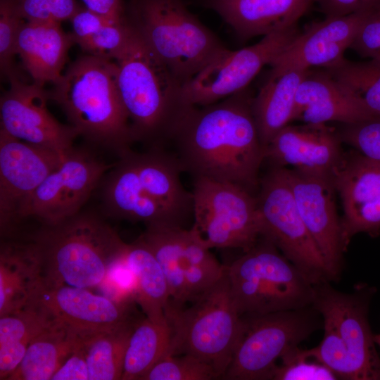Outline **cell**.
<instances>
[{
    "label": "cell",
    "instance_id": "obj_1",
    "mask_svg": "<svg viewBox=\"0 0 380 380\" xmlns=\"http://www.w3.org/2000/svg\"><path fill=\"white\" fill-rule=\"evenodd\" d=\"M247 89L215 103L190 107L170 142L183 172L239 185L250 192L259 185L265 160Z\"/></svg>",
    "mask_w": 380,
    "mask_h": 380
},
{
    "label": "cell",
    "instance_id": "obj_2",
    "mask_svg": "<svg viewBox=\"0 0 380 380\" xmlns=\"http://www.w3.org/2000/svg\"><path fill=\"white\" fill-rule=\"evenodd\" d=\"M183 172L175 153L164 147L132 149L119 158L101 180V197L108 216L148 225L186 228L194 218L192 192L183 186Z\"/></svg>",
    "mask_w": 380,
    "mask_h": 380
},
{
    "label": "cell",
    "instance_id": "obj_3",
    "mask_svg": "<svg viewBox=\"0 0 380 380\" xmlns=\"http://www.w3.org/2000/svg\"><path fill=\"white\" fill-rule=\"evenodd\" d=\"M53 84L47 91L49 99L63 110L80 136L119 158L131 150L134 140L120 94L116 63L82 56Z\"/></svg>",
    "mask_w": 380,
    "mask_h": 380
},
{
    "label": "cell",
    "instance_id": "obj_4",
    "mask_svg": "<svg viewBox=\"0 0 380 380\" xmlns=\"http://www.w3.org/2000/svg\"><path fill=\"white\" fill-rule=\"evenodd\" d=\"M115 60L120 94L134 142L148 148L164 147L191 107L184 101L182 84L135 30Z\"/></svg>",
    "mask_w": 380,
    "mask_h": 380
},
{
    "label": "cell",
    "instance_id": "obj_5",
    "mask_svg": "<svg viewBox=\"0 0 380 380\" xmlns=\"http://www.w3.org/2000/svg\"><path fill=\"white\" fill-rule=\"evenodd\" d=\"M40 263V281L51 286L98 287L125 243L97 215L80 211L30 236Z\"/></svg>",
    "mask_w": 380,
    "mask_h": 380
},
{
    "label": "cell",
    "instance_id": "obj_6",
    "mask_svg": "<svg viewBox=\"0 0 380 380\" xmlns=\"http://www.w3.org/2000/svg\"><path fill=\"white\" fill-rule=\"evenodd\" d=\"M126 18L182 86L227 49L182 0H132Z\"/></svg>",
    "mask_w": 380,
    "mask_h": 380
},
{
    "label": "cell",
    "instance_id": "obj_7",
    "mask_svg": "<svg viewBox=\"0 0 380 380\" xmlns=\"http://www.w3.org/2000/svg\"><path fill=\"white\" fill-rule=\"evenodd\" d=\"M369 296L314 285L312 305L323 317L324 336L310 354L338 377L380 380V357L368 321Z\"/></svg>",
    "mask_w": 380,
    "mask_h": 380
},
{
    "label": "cell",
    "instance_id": "obj_8",
    "mask_svg": "<svg viewBox=\"0 0 380 380\" xmlns=\"http://www.w3.org/2000/svg\"><path fill=\"white\" fill-rule=\"evenodd\" d=\"M165 315L172 331L166 355H191L222 379L243 327L231 296L227 265L220 279L189 306L166 310Z\"/></svg>",
    "mask_w": 380,
    "mask_h": 380
},
{
    "label": "cell",
    "instance_id": "obj_9",
    "mask_svg": "<svg viewBox=\"0 0 380 380\" xmlns=\"http://www.w3.org/2000/svg\"><path fill=\"white\" fill-rule=\"evenodd\" d=\"M227 274L241 315L300 310L312 305L314 284L262 236L227 265Z\"/></svg>",
    "mask_w": 380,
    "mask_h": 380
},
{
    "label": "cell",
    "instance_id": "obj_10",
    "mask_svg": "<svg viewBox=\"0 0 380 380\" xmlns=\"http://www.w3.org/2000/svg\"><path fill=\"white\" fill-rule=\"evenodd\" d=\"M194 224L210 249L252 248L262 236L256 196L245 188L205 177L194 178Z\"/></svg>",
    "mask_w": 380,
    "mask_h": 380
},
{
    "label": "cell",
    "instance_id": "obj_11",
    "mask_svg": "<svg viewBox=\"0 0 380 380\" xmlns=\"http://www.w3.org/2000/svg\"><path fill=\"white\" fill-rule=\"evenodd\" d=\"M256 196L262 236L270 241L314 285L329 279L324 258L296 206L284 167L260 180Z\"/></svg>",
    "mask_w": 380,
    "mask_h": 380
},
{
    "label": "cell",
    "instance_id": "obj_12",
    "mask_svg": "<svg viewBox=\"0 0 380 380\" xmlns=\"http://www.w3.org/2000/svg\"><path fill=\"white\" fill-rule=\"evenodd\" d=\"M303 310L241 315L243 330L222 379H272L277 361L314 329Z\"/></svg>",
    "mask_w": 380,
    "mask_h": 380
},
{
    "label": "cell",
    "instance_id": "obj_13",
    "mask_svg": "<svg viewBox=\"0 0 380 380\" xmlns=\"http://www.w3.org/2000/svg\"><path fill=\"white\" fill-rule=\"evenodd\" d=\"M298 32L295 25L265 35L252 46L236 51L227 49L183 85L186 104L205 106L244 90Z\"/></svg>",
    "mask_w": 380,
    "mask_h": 380
},
{
    "label": "cell",
    "instance_id": "obj_14",
    "mask_svg": "<svg viewBox=\"0 0 380 380\" xmlns=\"http://www.w3.org/2000/svg\"><path fill=\"white\" fill-rule=\"evenodd\" d=\"M114 164L72 147L23 205L20 221L32 217L41 226L51 225L75 215Z\"/></svg>",
    "mask_w": 380,
    "mask_h": 380
},
{
    "label": "cell",
    "instance_id": "obj_15",
    "mask_svg": "<svg viewBox=\"0 0 380 380\" xmlns=\"http://www.w3.org/2000/svg\"><path fill=\"white\" fill-rule=\"evenodd\" d=\"M65 155L18 139L0 129L1 237L13 236L22 207Z\"/></svg>",
    "mask_w": 380,
    "mask_h": 380
},
{
    "label": "cell",
    "instance_id": "obj_16",
    "mask_svg": "<svg viewBox=\"0 0 380 380\" xmlns=\"http://www.w3.org/2000/svg\"><path fill=\"white\" fill-rule=\"evenodd\" d=\"M8 81L10 87L0 99L1 129L18 139L65 155L80 136L78 131L50 113L44 87L26 83L18 75Z\"/></svg>",
    "mask_w": 380,
    "mask_h": 380
},
{
    "label": "cell",
    "instance_id": "obj_17",
    "mask_svg": "<svg viewBox=\"0 0 380 380\" xmlns=\"http://www.w3.org/2000/svg\"><path fill=\"white\" fill-rule=\"evenodd\" d=\"M284 169L301 218L324 258L329 279H336L344 248L333 177Z\"/></svg>",
    "mask_w": 380,
    "mask_h": 380
},
{
    "label": "cell",
    "instance_id": "obj_18",
    "mask_svg": "<svg viewBox=\"0 0 380 380\" xmlns=\"http://www.w3.org/2000/svg\"><path fill=\"white\" fill-rule=\"evenodd\" d=\"M30 301L82 334L110 329L134 317L135 303L116 302L88 289L51 286L40 281Z\"/></svg>",
    "mask_w": 380,
    "mask_h": 380
},
{
    "label": "cell",
    "instance_id": "obj_19",
    "mask_svg": "<svg viewBox=\"0 0 380 380\" xmlns=\"http://www.w3.org/2000/svg\"><path fill=\"white\" fill-rule=\"evenodd\" d=\"M332 179L343 210L341 223L345 250L357 233L373 234L380 230V162L361 154L344 157Z\"/></svg>",
    "mask_w": 380,
    "mask_h": 380
},
{
    "label": "cell",
    "instance_id": "obj_20",
    "mask_svg": "<svg viewBox=\"0 0 380 380\" xmlns=\"http://www.w3.org/2000/svg\"><path fill=\"white\" fill-rule=\"evenodd\" d=\"M372 13L325 17L307 25L270 64L274 70L327 68L344 57L365 19Z\"/></svg>",
    "mask_w": 380,
    "mask_h": 380
},
{
    "label": "cell",
    "instance_id": "obj_21",
    "mask_svg": "<svg viewBox=\"0 0 380 380\" xmlns=\"http://www.w3.org/2000/svg\"><path fill=\"white\" fill-rule=\"evenodd\" d=\"M338 134L326 124L288 125L264 148L272 167L333 177L344 158Z\"/></svg>",
    "mask_w": 380,
    "mask_h": 380
},
{
    "label": "cell",
    "instance_id": "obj_22",
    "mask_svg": "<svg viewBox=\"0 0 380 380\" xmlns=\"http://www.w3.org/2000/svg\"><path fill=\"white\" fill-rule=\"evenodd\" d=\"M138 239L153 254L166 279L170 300L165 310L185 307V272L190 266L200 264L208 251L196 231L192 227L148 225Z\"/></svg>",
    "mask_w": 380,
    "mask_h": 380
},
{
    "label": "cell",
    "instance_id": "obj_23",
    "mask_svg": "<svg viewBox=\"0 0 380 380\" xmlns=\"http://www.w3.org/2000/svg\"><path fill=\"white\" fill-rule=\"evenodd\" d=\"M374 116L325 70L308 71L298 88L293 120L306 124L331 121L352 124Z\"/></svg>",
    "mask_w": 380,
    "mask_h": 380
},
{
    "label": "cell",
    "instance_id": "obj_24",
    "mask_svg": "<svg viewBox=\"0 0 380 380\" xmlns=\"http://www.w3.org/2000/svg\"><path fill=\"white\" fill-rule=\"evenodd\" d=\"M315 0H206L241 39L297 25Z\"/></svg>",
    "mask_w": 380,
    "mask_h": 380
},
{
    "label": "cell",
    "instance_id": "obj_25",
    "mask_svg": "<svg viewBox=\"0 0 380 380\" xmlns=\"http://www.w3.org/2000/svg\"><path fill=\"white\" fill-rule=\"evenodd\" d=\"M60 25L25 21L18 34L17 54L33 82L42 87L61 76L68 51L75 43L71 34L65 33Z\"/></svg>",
    "mask_w": 380,
    "mask_h": 380
},
{
    "label": "cell",
    "instance_id": "obj_26",
    "mask_svg": "<svg viewBox=\"0 0 380 380\" xmlns=\"http://www.w3.org/2000/svg\"><path fill=\"white\" fill-rule=\"evenodd\" d=\"M40 281V263L31 240L1 241L0 248V316L25 306Z\"/></svg>",
    "mask_w": 380,
    "mask_h": 380
},
{
    "label": "cell",
    "instance_id": "obj_27",
    "mask_svg": "<svg viewBox=\"0 0 380 380\" xmlns=\"http://www.w3.org/2000/svg\"><path fill=\"white\" fill-rule=\"evenodd\" d=\"M308 71L271 69L267 80L253 99L252 111L264 148L294 120L297 90Z\"/></svg>",
    "mask_w": 380,
    "mask_h": 380
},
{
    "label": "cell",
    "instance_id": "obj_28",
    "mask_svg": "<svg viewBox=\"0 0 380 380\" xmlns=\"http://www.w3.org/2000/svg\"><path fill=\"white\" fill-rule=\"evenodd\" d=\"M82 334L51 317L32 339L8 380H49L75 348Z\"/></svg>",
    "mask_w": 380,
    "mask_h": 380
},
{
    "label": "cell",
    "instance_id": "obj_29",
    "mask_svg": "<svg viewBox=\"0 0 380 380\" xmlns=\"http://www.w3.org/2000/svg\"><path fill=\"white\" fill-rule=\"evenodd\" d=\"M124 255L135 278L136 303L149 319L156 322L167 320L165 310L170 300V292L156 258L139 239L126 243Z\"/></svg>",
    "mask_w": 380,
    "mask_h": 380
},
{
    "label": "cell",
    "instance_id": "obj_30",
    "mask_svg": "<svg viewBox=\"0 0 380 380\" xmlns=\"http://www.w3.org/2000/svg\"><path fill=\"white\" fill-rule=\"evenodd\" d=\"M51 317L30 301L16 311L0 316V379H7L22 361L32 339Z\"/></svg>",
    "mask_w": 380,
    "mask_h": 380
},
{
    "label": "cell",
    "instance_id": "obj_31",
    "mask_svg": "<svg viewBox=\"0 0 380 380\" xmlns=\"http://www.w3.org/2000/svg\"><path fill=\"white\" fill-rule=\"evenodd\" d=\"M172 337L167 320L138 319L125 352L122 380H141L170 348Z\"/></svg>",
    "mask_w": 380,
    "mask_h": 380
},
{
    "label": "cell",
    "instance_id": "obj_32",
    "mask_svg": "<svg viewBox=\"0 0 380 380\" xmlns=\"http://www.w3.org/2000/svg\"><path fill=\"white\" fill-rule=\"evenodd\" d=\"M135 317L112 329L83 334L89 380L121 379Z\"/></svg>",
    "mask_w": 380,
    "mask_h": 380
},
{
    "label": "cell",
    "instance_id": "obj_33",
    "mask_svg": "<svg viewBox=\"0 0 380 380\" xmlns=\"http://www.w3.org/2000/svg\"><path fill=\"white\" fill-rule=\"evenodd\" d=\"M325 71L375 116H380V61L353 62L346 58Z\"/></svg>",
    "mask_w": 380,
    "mask_h": 380
},
{
    "label": "cell",
    "instance_id": "obj_34",
    "mask_svg": "<svg viewBox=\"0 0 380 380\" xmlns=\"http://www.w3.org/2000/svg\"><path fill=\"white\" fill-rule=\"evenodd\" d=\"M218 379L208 364L189 355H165L141 380H210Z\"/></svg>",
    "mask_w": 380,
    "mask_h": 380
},
{
    "label": "cell",
    "instance_id": "obj_35",
    "mask_svg": "<svg viewBox=\"0 0 380 380\" xmlns=\"http://www.w3.org/2000/svg\"><path fill=\"white\" fill-rule=\"evenodd\" d=\"M276 366L274 380H334L336 375L325 365L312 357L308 350L298 346L287 351Z\"/></svg>",
    "mask_w": 380,
    "mask_h": 380
},
{
    "label": "cell",
    "instance_id": "obj_36",
    "mask_svg": "<svg viewBox=\"0 0 380 380\" xmlns=\"http://www.w3.org/2000/svg\"><path fill=\"white\" fill-rule=\"evenodd\" d=\"M24 19L16 0H0V70L8 80L16 74L13 59L17 54V40Z\"/></svg>",
    "mask_w": 380,
    "mask_h": 380
},
{
    "label": "cell",
    "instance_id": "obj_37",
    "mask_svg": "<svg viewBox=\"0 0 380 380\" xmlns=\"http://www.w3.org/2000/svg\"><path fill=\"white\" fill-rule=\"evenodd\" d=\"M134 34L127 18L119 23L108 22L80 46L88 54L115 59Z\"/></svg>",
    "mask_w": 380,
    "mask_h": 380
},
{
    "label": "cell",
    "instance_id": "obj_38",
    "mask_svg": "<svg viewBox=\"0 0 380 380\" xmlns=\"http://www.w3.org/2000/svg\"><path fill=\"white\" fill-rule=\"evenodd\" d=\"M338 136L364 157L380 162V116L344 124Z\"/></svg>",
    "mask_w": 380,
    "mask_h": 380
},
{
    "label": "cell",
    "instance_id": "obj_39",
    "mask_svg": "<svg viewBox=\"0 0 380 380\" xmlns=\"http://www.w3.org/2000/svg\"><path fill=\"white\" fill-rule=\"evenodd\" d=\"M16 4L25 21L58 23L70 20L79 7L75 0H16Z\"/></svg>",
    "mask_w": 380,
    "mask_h": 380
},
{
    "label": "cell",
    "instance_id": "obj_40",
    "mask_svg": "<svg viewBox=\"0 0 380 380\" xmlns=\"http://www.w3.org/2000/svg\"><path fill=\"white\" fill-rule=\"evenodd\" d=\"M124 252L125 249L110 265L104 279L98 287L102 289L104 296L112 300L137 303L135 278L125 261Z\"/></svg>",
    "mask_w": 380,
    "mask_h": 380
},
{
    "label": "cell",
    "instance_id": "obj_41",
    "mask_svg": "<svg viewBox=\"0 0 380 380\" xmlns=\"http://www.w3.org/2000/svg\"><path fill=\"white\" fill-rule=\"evenodd\" d=\"M350 48L362 57L380 61V8L365 19Z\"/></svg>",
    "mask_w": 380,
    "mask_h": 380
},
{
    "label": "cell",
    "instance_id": "obj_42",
    "mask_svg": "<svg viewBox=\"0 0 380 380\" xmlns=\"http://www.w3.org/2000/svg\"><path fill=\"white\" fill-rule=\"evenodd\" d=\"M325 17L368 13L380 8V0H315Z\"/></svg>",
    "mask_w": 380,
    "mask_h": 380
},
{
    "label": "cell",
    "instance_id": "obj_43",
    "mask_svg": "<svg viewBox=\"0 0 380 380\" xmlns=\"http://www.w3.org/2000/svg\"><path fill=\"white\" fill-rule=\"evenodd\" d=\"M82 336L51 380H89Z\"/></svg>",
    "mask_w": 380,
    "mask_h": 380
},
{
    "label": "cell",
    "instance_id": "obj_44",
    "mask_svg": "<svg viewBox=\"0 0 380 380\" xmlns=\"http://www.w3.org/2000/svg\"><path fill=\"white\" fill-rule=\"evenodd\" d=\"M70 20L72 26L71 36L78 45L87 40L106 23L110 22L86 8L80 7Z\"/></svg>",
    "mask_w": 380,
    "mask_h": 380
},
{
    "label": "cell",
    "instance_id": "obj_45",
    "mask_svg": "<svg viewBox=\"0 0 380 380\" xmlns=\"http://www.w3.org/2000/svg\"><path fill=\"white\" fill-rule=\"evenodd\" d=\"M85 8L105 19L115 23L126 18L122 0H81Z\"/></svg>",
    "mask_w": 380,
    "mask_h": 380
},
{
    "label": "cell",
    "instance_id": "obj_46",
    "mask_svg": "<svg viewBox=\"0 0 380 380\" xmlns=\"http://www.w3.org/2000/svg\"><path fill=\"white\" fill-rule=\"evenodd\" d=\"M377 346H378L379 347V348H380V344H379V345H377Z\"/></svg>",
    "mask_w": 380,
    "mask_h": 380
}]
</instances>
